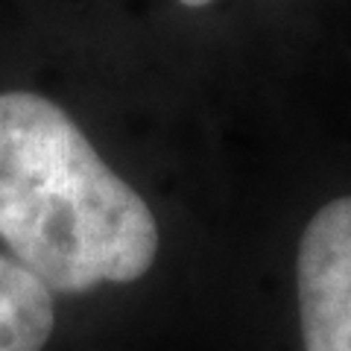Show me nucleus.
Here are the masks:
<instances>
[{
    "label": "nucleus",
    "mask_w": 351,
    "mask_h": 351,
    "mask_svg": "<svg viewBox=\"0 0 351 351\" xmlns=\"http://www.w3.org/2000/svg\"><path fill=\"white\" fill-rule=\"evenodd\" d=\"M0 240L50 293L76 295L144 278L158 223L56 103L3 91Z\"/></svg>",
    "instance_id": "f257e3e1"
},
{
    "label": "nucleus",
    "mask_w": 351,
    "mask_h": 351,
    "mask_svg": "<svg viewBox=\"0 0 351 351\" xmlns=\"http://www.w3.org/2000/svg\"><path fill=\"white\" fill-rule=\"evenodd\" d=\"M179 3H184V6H193V9H199V6L214 3V0H179Z\"/></svg>",
    "instance_id": "20e7f679"
},
{
    "label": "nucleus",
    "mask_w": 351,
    "mask_h": 351,
    "mask_svg": "<svg viewBox=\"0 0 351 351\" xmlns=\"http://www.w3.org/2000/svg\"><path fill=\"white\" fill-rule=\"evenodd\" d=\"M56 325V304L36 272L0 255V351H44Z\"/></svg>",
    "instance_id": "7ed1b4c3"
},
{
    "label": "nucleus",
    "mask_w": 351,
    "mask_h": 351,
    "mask_svg": "<svg viewBox=\"0 0 351 351\" xmlns=\"http://www.w3.org/2000/svg\"><path fill=\"white\" fill-rule=\"evenodd\" d=\"M295 281L304 351H351V196L307 223Z\"/></svg>",
    "instance_id": "f03ea898"
}]
</instances>
